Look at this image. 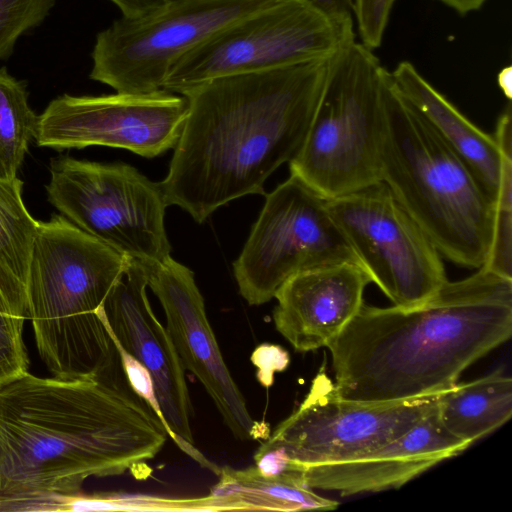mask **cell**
<instances>
[{
  "label": "cell",
  "instance_id": "1",
  "mask_svg": "<svg viewBox=\"0 0 512 512\" xmlns=\"http://www.w3.org/2000/svg\"><path fill=\"white\" fill-rule=\"evenodd\" d=\"M167 437L127 380L27 372L0 387V505L65 504L90 477L147 468Z\"/></svg>",
  "mask_w": 512,
  "mask_h": 512
},
{
  "label": "cell",
  "instance_id": "2",
  "mask_svg": "<svg viewBox=\"0 0 512 512\" xmlns=\"http://www.w3.org/2000/svg\"><path fill=\"white\" fill-rule=\"evenodd\" d=\"M331 57L223 76L183 94L188 113L160 183L167 206L197 223L264 183L301 150Z\"/></svg>",
  "mask_w": 512,
  "mask_h": 512
},
{
  "label": "cell",
  "instance_id": "3",
  "mask_svg": "<svg viewBox=\"0 0 512 512\" xmlns=\"http://www.w3.org/2000/svg\"><path fill=\"white\" fill-rule=\"evenodd\" d=\"M512 333V279L484 267L409 309L365 303L326 346L342 398L390 402L447 391Z\"/></svg>",
  "mask_w": 512,
  "mask_h": 512
},
{
  "label": "cell",
  "instance_id": "4",
  "mask_svg": "<svg viewBox=\"0 0 512 512\" xmlns=\"http://www.w3.org/2000/svg\"><path fill=\"white\" fill-rule=\"evenodd\" d=\"M126 261L62 215L39 221L27 281L28 319L53 377L112 373L119 356L100 308Z\"/></svg>",
  "mask_w": 512,
  "mask_h": 512
},
{
  "label": "cell",
  "instance_id": "5",
  "mask_svg": "<svg viewBox=\"0 0 512 512\" xmlns=\"http://www.w3.org/2000/svg\"><path fill=\"white\" fill-rule=\"evenodd\" d=\"M381 181L442 258L468 269L486 263L494 202L466 164L383 75Z\"/></svg>",
  "mask_w": 512,
  "mask_h": 512
},
{
  "label": "cell",
  "instance_id": "6",
  "mask_svg": "<svg viewBox=\"0 0 512 512\" xmlns=\"http://www.w3.org/2000/svg\"><path fill=\"white\" fill-rule=\"evenodd\" d=\"M384 70L355 40L331 58L307 137L288 163L290 174L327 200L381 181Z\"/></svg>",
  "mask_w": 512,
  "mask_h": 512
},
{
  "label": "cell",
  "instance_id": "7",
  "mask_svg": "<svg viewBox=\"0 0 512 512\" xmlns=\"http://www.w3.org/2000/svg\"><path fill=\"white\" fill-rule=\"evenodd\" d=\"M355 40L353 19L305 0H279L234 21L183 56L162 90L183 95L215 78L333 56Z\"/></svg>",
  "mask_w": 512,
  "mask_h": 512
},
{
  "label": "cell",
  "instance_id": "8",
  "mask_svg": "<svg viewBox=\"0 0 512 512\" xmlns=\"http://www.w3.org/2000/svg\"><path fill=\"white\" fill-rule=\"evenodd\" d=\"M48 201L75 226L145 264L170 256L160 183L125 163L51 160Z\"/></svg>",
  "mask_w": 512,
  "mask_h": 512
},
{
  "label": "cell",
  "instance_id": "9",
  "mask_svg": "<svg viewBox=\"0 0 512 512\" xmlns=\"http://www.w3.org/2000/svg\"><path fill=\"white\" fill-rule=\"evenodd\" d=\"M270 0H169L137 18L114 21L98 33L90 78L118 93L162 90L172 67L188 52Z\"/></svg>",
  "mask_w": 512,
  "mask_h": 512
},
{
  "label": "cell",
  "instance_id": "10",
  "mask_svg": "<svg viewBox=\"0 0 512 512\" xmlns=\"http://www.w3.org/2000/svg\"><path fill=\"white\" fill-rule=\"evenodd\" d=\"M265 197L233 263L239 293L249 305L270 301L286 280L304 270L343 261L360 265L333 220L327 199L300 178L290 174Z\"/></svg>",
  "mask_w": 512,
  "mask_h": 512
},
{
  "label": "cell",
  "instance_id": "11",
  "mask_svg": "<svg viewBox=\"0 0 512 512\" xmlns=\"http://www.w3.org/2000/svg\"><path fill=\"white\" fill-rule=\"evenodd\" d=\"M327 207L393 306L417 307L448 281L438 249L384 182L329 199Z\"/></svg>",
  "mask_w": 512,
  "mask_h": 512
},
{
  "label": "cell",
  "instance_id": "12",
  "mask_svg": "<svg viewBox=\"0 0 512 512\" xmlns=\"http://www.w3.org/2000/svg\"><path fill=\"white\" fill-rule=\"evenodd\" d=\"M444 392L390 402L349 400L338 395L323 364L299 407L259 447L278 450L301 475L306 466L345 459L397 438L436 410Z\"/></svg>",
  "mask_w": 512,
  "mask_h": 512
},
{
  "label": "cell",
  "instance_id": "13",
  "mask_svg": "<svg viewBox=\"0 0 512 512\" xmlns=\"http://www.w3.org/2000/svg\"><path fill=\"white\" fill-rule=\"evenodd\" d=\"M188 113L185 96L158 90L101 96L64 94L38 116V146L62 151L100 145L145 158L174 149Z\"/></svg>",
  "mask_w": 512,
  "mask_h": 512
},
{
  "label": "cell",
  "instance_id": "14",
  "mask_svg": "<svg viewBox=\"0 0 512 512\" xmlns=\"http://www.w3.org/2000/svg\"><path fill=\"white\" fill-rule=\"evenodd\" d=\"M145 263L127 257L123 271L107 294L100 316L115 346L136 359L150 374L155 393L178 448L215 475L220 467L194 444L192 405L184 366L167 329L154 314L147 296Z\"/></svg>",
  "mask_w": 512,
  "mask_h": 512
},
{
  "label": "cell",
  "instance_id": "15",
  "mask_svg": "<svg viewBox=\"0 0 512 512\" xmlns=\"http://www.w3.org/2000/svg\"><path fill=\"white\" fill-rule=\"evenodd\" d=\"M148 287L166 316V329L185 369L202 384L231 433L242 441L265 440L266 423L252 418L208 321L194 273L171 256L146 264Z\"/></svg>",
  "mask_w": 512,
  "mask_h": 512
},
{
  "label": "cell",
  "instance_id": "16",
  "mask_svg": "<svg viewBox=\"0 0 512 512\" xmlns=\"http://www.w3.org/2000/svg\"><path fill=\"white\" fill-rule=\"evenodd\" d=\"M469 446L444 429L436 409L397 438L345 459L306 466L301 477L312 489L343 496L378 492L404 485Z\"/></svg>",
  "mask_w": 512,
  "mask_h": 512
},
{
  "label": "cell",
  "instance_id": "17",
  "mask_svg": "<svg viewBox=\"0 0 512 512\" xmlns=\"http://www.w3.org/2000/svg\"><path fill=\"white\" fill-rule=\"evenodd\" d=\"M371 279L362 266L343 261L295 274L276 291V330L298 352L326 347L358 312Z\"/></svg>",
  "mask_w": 512,
  "mask_h": 512
},
{
  "label": "cell",
  "instance_id": "18",
  "mask_svg": "<svg viewBox=\"0 0 512 512\" xmlns=\"http://www.w3.org/2000/svg\"><path fill=\"white\" fill-rule=\"evenodd\" d=\"M390 76L397 91L466 164L494 202L502 170L494 136L468 120L411 62H400Z\"/></svg>",
  "mask_w": 512,
  "mask_h": 512
},
{
  "label": "cell",
  "instance_id": "19",
  "mask_svg": "<svg viewBox=\"0 0 512 512\" xmlns=\"http://www.w3.org/2000/svg\"><path fill=\"white\" fill-rule=\"evenodd\" d=\"M444 429L471 445L505 424L512 415V379L499 368L473 381L456 384L439 399Z\"/></svg>",
  "mask_w": 512,
  "mask_h": 512
},
{
  "label": "cell",
  "instance_id": "20",
  "mask_svg": "<svg viewBox=\"0 0 512 512\" xmlns=\"http://www.w3.org/2000/svg\"><path fill=\"white\" fill-rule=\"evenodd\" d=\"M219 482L209 494L222 510H333L338 502L324 498L292 474L265 475L256 466L220 468Z\"/></svg>",
  "mask_w": 512,
  "mask_h": 512
},
{
  "label": "cell",
  "instance_id": "21",
  "mask_svg": "<svg viewBox=\"0 0 512 512\" xmlns=\"http://www.w3.org/2000/svg\"><path fill=\"white\" fill-rule=\"evenodd\" d=\"M23 182L0 179V288L28 308L27 281L39 221L22 198Z\"/></svg>",
  "mask_w": 512,
  "mask_h": 512
},
{
  "label": "cell",
  "instance_id": "22",
  "mask_svg": "<svg viewBox=\"0 0 512 512\" xmlns=\"http://www.w3.org/2000/svg\"><path fill=\"white\" fill-rule=\"evenodd\" d=\"M37 125L24 82L0 68V179L17 177Z\"/></svg>",
  "mask_w": 512,
  "mask_h": 512
},
{
  "label": "cell",
  "instance_id": "23",
  "mask_svg": "<svg viewBox=\"0 0 512 512\" xmlns=\"http://www.w3.org/2000/svg\"><path fill=\"white\" fill-rule=\"evenodd\" d=\"M508 102L497 120L494 138L502 154L500 184L494 200V226L484 268L512 279V123Z\"/></svg>",
  "mask_w": 512,
  "mask_h": 512
},
{
  "label": "cell",
  "instance_id": "24",
  "mask_svg": "<svg viewBox=\"0 0 512 512\" xmlns=\"http://www.w3.org/2000/svg\"><path fill=\"white\" fill-rule=\"evenodd\" d=\"M28 308L16 303L0 288V387L28 372L23 341Z\"/></svg>",
  "mask_w": 512,
  "mask_h": 512
},
{
  "label": "cell",
  "instance_id": "25",
  "mask_svg": "<svg viewBox=\"0 0 512 512\" xmlns=\"http://www.w3.org/2000/svg\"><path fill=\"white\" fill-rule=\"evenodd\" d=\"M55 0H0V59L8 58L19 37L39 25Z\"/></svg>",
  "mask_w": 512,
  "mask_h": 512
},
{
  "label": "cell",
  "instance_id": "26",
  "mask_svg": "<svg viewBox=\"0 0 512 512\" xmlns=\"http://www.w3.org/2000/svg\"><path fill=\"white\" fill-rule=\"evenodd\" d=\"M394 2L395 0H353V13L361 43L369 49L373 50L381 45Z\"/></svg>",
  "mask_w": 512,
  "mask_h": 512
},
{
  "label": "cell",
  "instance_id": "27",
  "mask_svg": "<svg viewBox=\"0 0 512 512\" xmlns=\"http://www.w3.org/2000/svg\"><path fill=\"white\" fill-rule=\"evenodd\" d=\"M120 9L122 17L144 16L167 3L169 0H110Z\"/></svg>",
  "mask_w": 512,
  "mask_h": 512
},
{
  "label": "cell",
  "instance_id": "28",
  "mask_svg": "<svg viewBox=\"0 0 512 512\" xmlns=\"http://www.w3.org/2000/svg\"><path fill=\"white\" fill-rule=\"evenodd\" d=\"M279 1V0H270ZM323 12L339 20H351L353 0H305Z\"/></svg>",
  "mask_w": 512,
  "mask_h": 512
},
{
  "label": "cell",
  "instance_id": "29",
  "mask_svg": "<svg viewBox=\"0 0 512 512\" xmlns=\"http://www.w3.org/2000/svg\"><path fill=\"white\" fill-rule=\"evenodd\" d=\"M452 8L461 15L478 10L486 0H436Z\"/></svg>",
  "mask_w": 512,
  "mask_h": 512
},
{
  "label": "cell",
  "instance_id": "30",
  "mask_svg": "<svg viewBox=\"0 0 512 512\" xmlns=\"http://www.w3.org/2000/svg\"><path fill=\"white\" fill-rule=\"evenodd\" d=\"M497 81L500 89L506 96V98L510 101L512 98V68L511 66H507L503 68L498 76Z\"/></svg>",
  "mask_w": 512,
  "mask_h": 512
}]
</instances>
